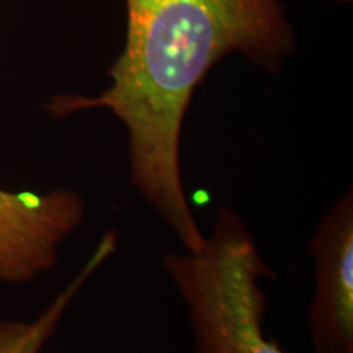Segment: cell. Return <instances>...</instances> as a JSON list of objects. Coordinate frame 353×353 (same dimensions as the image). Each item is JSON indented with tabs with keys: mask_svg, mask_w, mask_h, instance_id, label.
I'll use <instances>...</instances> for the list:
<instances>
[{
	"mask_svg": "<svg viewBox=\"0 0 353 353\" xmlns=\"http://www.w3.org/2000/svg\"><path fill=\"white\" fill-rule=\"evenodd\" d=\"M126 38L99 95H56L46 105L64 118L107 110L126 128L131 183L183 250L205 232L185 193L180 138L193 94L224 57L241 52L278 70L294 52L281 0H125Z\"/></svg>",
	"mask_w": 353,
	"mask_h": 353,
	"instance_id": "1",
	"label": "cell"
},
{
	"mask_svg": "<svg viewBox=\"0 0 353 353\" xmlns=\"http://www.w3.org/2000/svg\"><path fill=\"white\" fill-rule=\"evenodd\" d=\"M162 268L187 307L195 353H286L265 335L262 278L272 270L236 211L219 208L201 249L167 252Z\"/></svg>",
	"mask_w": 353,
	"mask_h": 353,
	"instance_id": "2",
	"label": "cell"
},
{
	"mask_svg": "<svg viewBox=\"0 0 353 353\" xmlns=\"http://www.w3.org/2000/svg\"><path fill=\"white\" fill-rule=\"evenodd\" d=\"M83 219L85 200L74 190L0 188V283H26L52 270Z\"/></svg>",
	"mask_w": 353,
	"mask_h": 353,
	"instance_id": "3",
	"label": "cell"
},
{
	"mask_svg": "<svg viewBox=\"0 0 353 353\" xmlns=\"http://www.w3.org/2000/svg\"><path fill=\"white\" fill-rule=\"evenodd\" d=\"M314 298L307 327L314 353H353V188L321 216L309 239Z\"/></svg>",
	"mask_w": 353,
	"mask_h": 353,
	"instance_id": "4",
	"label": "cell"
},
{
	"mask_svg": "<svg viewBox=\"0 0 353 353\" xmlns=\"http://www.w3.org/2000/svg\"><path fill=\"white\" fill-rule=\"evenodd\" d=\"M117 250L118 234L112 229L101 236L94 252L88 255L77 275L65 285L64 290H61L41 314L32 321H0V353H41L59 327L74 299Z\"/></svg>",
	"mask_w": 353,
	"mask_h": 353,
	"instance_id": "5",
	"label": "cell"
},
{
	"mask_svg": "<svg viewBox=\"0 0 353 353\" xmlns=\"http://www.w3.org/2000/svg\"><path fill=\"white\" fill-rule=\"evenodd\" d=\"M329 2H342V3H348V2H352V0H329Z\"/></svg>",
	"mask_w": 353,
	"mask_h": 353,
	"instance_id": "6",
	"label": "cell"
}]
</instances>
